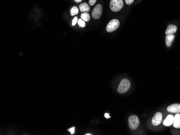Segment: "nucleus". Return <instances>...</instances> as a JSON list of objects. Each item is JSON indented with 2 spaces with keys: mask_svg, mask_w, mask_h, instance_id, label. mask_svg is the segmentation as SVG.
I'll list each match as a JSON object with an SVG mask.
<instances>
[{
  "mask_svg": "<svg viewBox=\"0 0 180 135\" xmlns=\"http://www.w3.org/2000/svg\"><path fill=\"white\" fill-rule=\"evenodd\" d=\"M124 5L122 0H111L110 9L114 12H117L122 9Z\"/></svg>",
  "mask_w": 180,
  "mask_h": 135,
  "instance_id": "obj_1",
  "label": "nucleus"
},
{
  "mask_svg": "<svg viewBox=\"0 0 180 135\" xmlns=\"http://www.w3.org/2000/svg\"><path fill=\"white\" fill-rule=\"evenodd\" d=\"M130 86L131 83L128 80L126 79L122 80L117 88V91L120 94H124L128 91Z\"/></svg>",
  "mask_w": 180,
  "mask_h": 135,
  "instance_id": "obj_2",
  "label": "nucleus"
},
{
  "mask_svg": "<svg viewBox=\"0 0 180 135\" xmlns=\"http://www.w3.org/2000/svg\"><path fill=\"white\" fill-rule=\"evenodd\" d=\"M128 124L131 129L133 130H136L139 125V121L137 116H131L128 118Z\"/></svg>",
  "mask_w": 180,
  "mask_h": 135,
  "instance_id": "obj_3",
  "label": "nucleus"
},
{
  "mask_svg": "<svg viewBox=\"0 0 180 135\" xmlns=\"http://www.w3.org/2000/svg\"><path fill=\"white\" fill-rule=\"evenodd\" d=\"M120 25V22L119 20L113 19L111 20L109 24L107 25L106 30L108 32H112L116 30L119 28Z\"/></svg>",
  "mask_w": 180,
  "mask_h": 135,
  "instance_id": "obj_4",
  "label": "nucleus"
},
{
  "mask_svg": "<svg viewBox=\"0 0 180 135\" xmlns=\"http://www.w3.org/2000/svg\"><path fill=\"white\" fill-rule=\"evenodd\" d=\"M102 12V5L100 4L95 5L92 12V16L95 20H98L100 18Z\"/></svg>",
  "mask_w": 180,
  "mask_h": 135,
  "instance_id": "obj_5",
  "label": "nucleus"
},
{
  "mask_svg": "<svg viewBox=\"0 0 180 135\" xmlns=\"http://www.w3.org/2000/svg\"><path fill=\"white\" fill-rule=\"evenodd\" d=\"M162 115L161 112H158L156 113L155 115L154 116L152 119V121L153 125L155 126L160 125L161 123L162 122Z\"/></svg>",
  "mask_w": 180,
  "mask_h": 135,
  "instance_id": "obj_6",
  "label": "nucleus"
},
{
  "mask_svg": "<svg viewBox=\"0 0 180 135\" xmlns=\"http://www.w3.org/2000/svg\"><path fill=\"white\" fill-rule=\"evenodd\" d=\"M167 111L172 113H180V104H173L167 108Z\"/></svg>",
  "mask_w": 180,
  "mask_h": 135,
  "instance_id": "obj_7",
  "label": "nucleus"
},
{
  "mask_svg": "<svg viewBox=\"0 0 180 135\" xmlns=\"http://www.w3.org/2000/svg\"><path fill=\"white\" fill-rule=\"evenodd\" d=\"M177 31V27L175 25L170 24L169 25L168 27L167 28L165 33L166 35H173L176 33Z\"/></svg>",
  "mask_w": 180,
  "mask_h": 135,
  "instance_id": "obj_8",
  "label": "nucleus"
},
{
  "mask_svg": "<svg viewBox=\"0 0 180 135\" xmlns=\"http://www.w3.org/2000/svg\"><path fill=\"white\" fill-rule=\"evenodd\" d=\"M174 116H173L172 115H169L166 119H164V125L167 127H169L172 125V124L174 123Z\"/></svg>",
  "mask_w": 180,
  "mask_h": 135,
  "instance_id": "obj_9",
  "label": "nucleus"
},
{
  "mask_svg": "<svg viewBox=\"0 0 180 135\" xmlns=\"http://www.w3.org/2000/svg\"><path fill=\"white\" fill-rule=\"evenodd\" d=\"M175 38V36L173 35H168L166 37V46L167 47H170L172 44V42Z\"/></svg>",
  "mask_w": 180,
  "mask_h": 135,
  "instance_id": "obj_10",
  "label": "nucleus"
},
{
  "mask_svg": "<svg viewBox=\"0 0 180 135\" xmlns=\"http://www.w3.org/2000/svg\"><path fill=\"white\" fill-rule=\"evenodd\" d=\"M174 127L177 129L180 128V114L177 113L174 116V121L173 123Z\"/></svg>",
  "mask_w": 180,
  "mask_h": 135,
  "instance_id": "obj_11",
  "label": "nucleus"
},
{
  "mask_svg": "<svg viewBox=\"0 0 180 135\" xmlns=\"http://www.w3.org/2000/svg\"><path fill=\"white\" fill-rule=\"evenodd\" d=\"M79 8L81 12H87L90 11V6L86 3H82V4H80Z\"/></svg>",
  "mask_w": 180,
  "mask_h": 135,
  "instance_id": "obj_12",
  "label": "nucleus"
},
{
  "mask_svg": "<svg viewBox=\"0 0 180 135\" xmlns=\"http://www.w3.org/2000/svg\"><path fill=\"white\" fill-rule=\"evenodd\" d=\"M81 18L82 20H84L85 22H88L90 20V16L89 14H88L87 12H84L81 15Z\"/></svg>",
  "mask_w": 180,
  "mask_h": 135,
  "instance_id": "obj_13",
  "label": "nucleus"
},
{
  "mask_svg": "<svg viewBox=\"0 0 180 135\" xmlns=\"http://www.w3.org/2000/svg\"><path fill=\"white\" fill-rule=\"evenodd\" d=\"M78 13V9L77 7H73L71 9L70 14L71 16H74Z\"/></svg>",
  "mask_w": 180,
  "mask_h": 135,
  "instance_id": "obj_14",
  "label": "nucleus"
},
{
  "mask_svg": "<svg viewBox=\"0 0 180 135\" xmlns=\"http://www.w3.org/2000/svg\"><path fill=\"white\" fill-rule=\"evenodd\" d=\"M78 24L79 26L80 27H82V28H84V27H85V22L84 20H82V18L79 19L78 20Z\"/></svg>",
  "mask_w": 180,
  "mask_h": 135,
  "instance_id": "obj_15",
  "label": "nucleus"
},
{
  "mask_svg": "<svg viewBox=\"0 0 180 135\" xmlns=\"http://www.w3.org/2000/svg\"><path fill=\"white\" fill-rule=\"evenodd\" d=\"M78 18L77 17H75L74 18V19L72 20V25H73V26H74L77 23V22H78Z\"/></svg>",
  "mask_w": 180,
  "mask_h": 135,
  "instance_id": "obj_16",
  "label": "nucleus"
},
{
  "mask_svg": "<svg viewBox=\"0 0 180 135\" xmlns=\"http://www.w3.org/2000/svg\"><path fill=\"white\" fill-rule=\"evenodd\" d=\"M68 131H70L71 132V135H73L74 134V130H75V127H72L70 128V129H68L67 130Z\"/></svg>",
  "mask_w": 180,
  "mask_h": 135,
  "instance_id": "obj_17",
  "label": "nucleus"
},
{
  "mask_svg": "<svg viewBox=\"0 0 180 135\" xmlns=\"http://www.w3.org/2000/svg\"><path fill=\"white\" fill-rule=\"evenodd\" d=\"M134 0H125V2L127 5H131L133 3Z\"/></svg>",
  "mask_w": 180,
  "mask_h": 135,
  "instance_id": "obj_18",
  "label": "nucleus"
},
{
  "mask_svg": "<svg viewBox=\"0 0 180 135\" xmlns=\"http://www.w3.org/2000/svg\"><path fill=\"white\" fill-rule=\"evenodd\" d=\"M97 2V0H89V4L90 5H93Z\"/></svg>",
  "mask_w": 180,
  "mask_h": 135,
  "instance_id": "obj_19",
  "label": "nucleus"
},
{
  "mask_svg": "<svg viewBox=\"0 0 180 135\" xmlns=\"http://www.w3.org/2000/svg\"><path fill=\"white\" fill-rule=\"evenodd\" d=\"M105 117H106V119H109V118L111 117L109 115V114H108V113H105Z\"/></svg>",
  "mask_w": 180,
  "mask_h": 135,
  "instance_id": "obj_20",
  "label": "nucleus"
},
{
  "mask_svg": "<svg viewBox=\"0 0 180 135\" xmlns=\"http://www.w3.org/2000/svg\"><path fill=\"white\" fill-rule=\"evenodd\" d=\"M74 2L76 3H80L82 1V0H74Z\"/></svg>",
  "mask_w": 180,
  "mask_h": 135,
  "instance_id": "obj_21",
  "label": "nucleus"
},
{
  "mask_svg": "<svg viewBox=\"0 0 180 135\" xmlns=\"http://www.w3.org/2000/svg\"><path fill=\"white\" fill-rule=\"evenodd\" d=\"M92 134H85V135H91Z\"/></svg>",
  "mask_w": 180,
  "mask_h": 135,
  "instance_id": "obj_22",
  "label": "nucleus"
}]
</instances>
